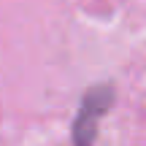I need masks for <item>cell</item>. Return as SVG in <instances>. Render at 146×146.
<instances>
[{
	"instance_id": "6da1fadb",
	"label": "cell",
	"mask_w": 146,
	"mask_h": 146,
	"mask_svg": "<svg viewBox=\"0 0 146 146\" xmlns=\"http://www.w3.org/2000/svg\"><path fill=\"white\" fill-rule=\"evenodd\" d=\"M114 103V87L111 84H98L87 89L78 106V114L73 119V146H95L98 138V125L103 114Z\"/></svg>"
}]
</instances>
